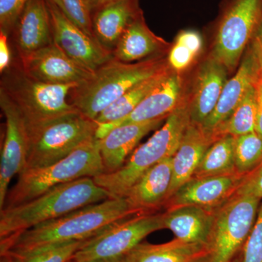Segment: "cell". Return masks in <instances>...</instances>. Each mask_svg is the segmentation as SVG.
Here are the masks:
<instances>
[{"label": "cell", "mask_w": 262, "mask_h": 262, "mask_svg": "<svg viewBox=\"0 0 262 262\" xmlns=\"http://www.w3.org/2000/svg\"><path fill=\"white\" fill-rule=\"evenodd\" d=\"M137 214L141 213L133 209L125 198H108L2 239L0 253L19 254L51 245L86 241Z\"/></svg>", "instance_id": "6da1fadb"}, {"label": "cell", "mask_w": 262, "mask_h": 262, "mask_svg": "<svg viewBox=\"0 0 262 262\" xmlns=\"http://www.w3.org/2000/svg\"><path fill=\"white\" fill-rule=\"evenodd\" d=\"M110 198L92 177L77 179L52 188L17 206L0 211V238L55 220L82 207Z\"/></svg>", "instance_id": "7a4b0ae2"}, {"label": "cell", "mask_w": 262, "mask_h": 262, "mask_svg": "<svg viewBox=\"0 0 262 262\" xmlns=\"http://www.w3.org/2000/svg\"><path fill=\"white\" fill-rule=\"evenodd\" d=\"M190 122L189 104L182 101L162 127L146 142L136 147L121 168L94 177L95 182L103 188L110 198H123L148 170L173 156Z\"/></svg>", "instance_id": "3957f363"}, {"label": "cell", "mask_w": 262, "mask_h": 262, "mask_svg": "<svg viewBox=\"0 0 262 262\" xmlns=\"http://www.w3.org/2000/svg\"><path fill=\"white\" fill-rule=\"evenodd\" d=\"M168 65L160 56L137 63H125L113 58L95 71L87 82L71 91L69 102L84 116L95 120L127 91Z\"/></svg>", "instance_id": "277c9868"}, {"label": "cell", "mask_w": 262, "mask_h": 262, "mask_svg": "<svg viewBox=\"0 0 262 262\" xmlns=\"http://www.w3.org/2000/svg\"><path fill=\"white\" fill-rule=\"evenodd\" d=\"M76 84H51L34 80L13 61L1 74L0 90L14 103L28 130L76 111L67 97Z\"/></svg>", "instance_id": "5b68a950"}, {"label": "cell", "mask_w": 262, "mask_h": 262, "mask_svg": "<svg viewBox=\"0 0 262 262\" xmlns=\"http://www.w3.org/2000/svg\"><path fill=\"white\" fill-rule=\"evenodd\" d=\"M103 173L99 140L94 136L64 159L42 168L22 171L16 184L8 191L3 208L31 201L56 186L84 177L94 178Z\"/></svg>", "instance_id": "8992f818"}, {"label": "cell", "mask_w": 262, "mask_h": 262, "mask_svg": "<svg viewBox=\"0 0 262 262\" xmlns=\"http://www.w3.org/2000/svg\"><path fill=\"white\" fill-rule=\"evenodd\" d=\"M97 127L95 120L76 110L28 130V154L24 170L42 168L64 159L96 136Z\"/></svg>", "instance_id": "52a82bcc"}, {"label": "cell", "mask_w": 262, "mask_h": 262, "mask_svg": "<svg viewBox=\"0 0 262 262\" xmlns=\"http://www.w3.org/2000/svg\"><path fill=\"white\" fill-rule=\"evenodd\" d=\"M261 199L234 194L215 210L208 262H232L252 229Z\"/></svg>", "instance_id": "ba28073f"}, {"label": "cell", "mask_w": 262, "mask_h": 262, "mask_svg": "<svg viewBox=\"0 0 262 262\" xmlns=\"http://www.w3.org/2000/svg\"><path fill=\"white\" fill-rule=\"evenodd\" d=\"M163 228L162 214L141 213L113 224L86 239L72 262H107L125 257L146 236Z\"/></svg>", "instance_id": "9c48e42d"}, {"label": "cell", "mask_w": 262, "mask_h": 262, "mask_svg": "<svg viewBox=\"0 0 262 262\" xmlns=\"http://www.w3.org/2000/svg\"><path fill=\"white\" fill-rule=\"evenodd\" d=\"M262 22V0H234L219 24L213 57L233 70Z\"/></svg>", "instance_id": "30bf717a"}, {"label": "cell", "mask_w": 262, "mask_h": 262, "mask_svg": "<svg viewBox=\"0 0 262 262\" xmlns=\"http://www.w3.org/2000/svg\"><path fill=\"white\" fill-rule=\"evenodd\" d=\"M0 107L6 120L0 163V210H2L4 208L9 191L10 181L25 168L28 154L29 132L18 108L2 90H0Z\"/></svg>", "instance_id": "8fae6325"}, {"label": "cell", "mask_w": 262, "mask_h": 262, "mask_svg": "<svg viewBox=\"0 0 262 262\" xmlns=\"http://www.w3.org/2000/svg\"><path fill=\"white\" fill-rule=\"evenodd\" d=\"M51 16L53 42L61 51L88 70L95 72L113 58L94 38L69 20L58 8L46 0Z\"/></svg>", "instance_id": "7c38bea8"}, {"label": "cell", "mask_w": 262, "mask_h": 262, "mask_svg": "<svg viewBox=\"0 0 262 262\" xmlns=\"http://www.w3.org/2000/svg\"><path fill=\"white\" fill-rule=\"evenodd\" d=\"M17 60L27 75L45 83L78 87L94 73L72 60L54 42Z\"/></svg>", "instance_id": "4fadbf2b"}, {"label": "cell", "mask_w": 262, "mask_h": 262, "mask_svg": "<svg viewBox=\"0 0 262 262\" xmlns=\"http://www.w3.org/2000/svg\"><path fill=\"white\" fill-rule=\"evenodd\" d=\"M261 67V58L253 42L235 75L226 82L216 106L201 125L203 130L214 136L215 131L231 116L250 88L256 84Z\"/></svg>", "instance_id": "5bb4252c"}, {"label": "cell", "mask_w": 262, "mask_h": 262, "mask_svg": "<svg viewBox=\"0 0 262 262\" xmlns=\"http://www.w3.org/2000/svg\"><path fill=\"white\" fill-rule=\"evenodd\" d=\"M244 176L239 173L192 178L165 202L167 209L186 206L215 210L237 192Z\"/></svg>", "instance_id": "9a60e30c"}, {"label": "cell", "mask_w": 262, "mask_h": 262, "mask_svg": "<svg viewBox=\"0 0 262 262\" xmlns=\"http://www.w3.org/2000/svg\"><path fill=\"white\" fill-rule=\"evenodd\" d=\"M182 80L178 72L170 71L165 79L137 106L134 111L120 121L106 125H98L96 137L102 139L115 127L167 118L180 104Z\"/></svg>", "instance_id": "2e32d148"}, {"label": "cell", "mask_w": 262, "mask_h": 262, "mask_svg": "<svg viewBox=\"0 0 262 262\" xmlns=\"http://www.w3.org/2000/svg\"><path fill=\"white\" fill-rule=\"evenodd\" d=\"M11 34L18 58L27 56L53 43L47 1L29 0Z\"/></svg>", "instance_id": "e0dca14e"}, {"label": "cell", "mask_w": 262, "mask_h": 262, "mask_svg": "<svg viewBox=\"0 0 262 262\" xmlns=\"http://www.w3.org/2000/svg\"><path fill=\"white\" fill-rule=\"evenodd\" d=\"M166 118L115 127L99 140V149L104 173H111L122 167L144 136L155 130Z\"/></svg>", "instance_id": "ac0fdd59"}, {"label": "cell", "mask_w": 262, "mask_h": 262, "mask_svg": "<svg viewBox=\"0 0 262 262\" xmlns=\"http://www.w3.org/2000/svg\"><path fill=\"white\" fill-rule=\"evenodd\" d=\"M216 139L201 125L192 122L188 125L178 149L172 157V181L166 201L192 178L206 150Z\"/></svg>", "instance_id": "d6986e66"}, {"label": "cell", "mask_w": 262, "mask_h": 262, "mask_svg": "<svg viewBox=\"0 0 262 262\" xmlns=\"http://www.w3.org/2000/svg\"><path fill=\"white\" fill-rule=\"evenodd\" d=\"M141 14L138 0H115L106 3L93 13L94 37L101 46L113 53L127 27Z\"/></svg>", "instance_id": "ffe728a7"}, {"label": "cell", "mask_w": 262, "mask_h": 262, "mask_svg": "<svg viewBox=\"0 0 262 262\" xmlns=\"http://www.w3.org/2000/svg\"><path fill=\"white\" fill-rule=\"evenodd\" d=\"M227 71L213 57L203 62L196 76L192 101L189 104L193 123L201 126L213 113L227 82Z\"/></svg>", "instance_id": "44dd1931"}, {"label": "cell", "mask_w": 262, "mask_h": 262, "mask_svg": "<svg viewBox=\"0 0 262 262\" xmlns=\"http://www.w3.org/2000/svg\"><path fill=\"white\" fill-rule=\"evenodd\" d=\"M172 181V158H166L148 170L123 196L133 209L147 213L165 204Z\"/></svg>", "instance_id": "7402d4cb"}, {"label": "cell", "mask_w": 262, "mask_h": 262, "mask_svg": "<svg viewBox=\"0 0 262 262\" xmlns=\"http://www.w3.org/2000/svg\"><path fill=\"white\" fill-rule=\"evenodd\" d=\"M215 210L194 206L167 209L162 214L163 228L171 231L177 239L184 242L208 246Z\"/></svg>", "instance_id": "603a6c76"}, {"label": "cell", "mask_w": 262, "mask_h": 262, "mask_svg": "<svg viewBox=\"0 0 262 262\" xmlns=\"http://www.w3.org/2000/svg\"><path fill=\"white\" fill-rule=\"evenodd\" d=\"M123 262H208V246L176 238L163 244L141 243L122 258Z\"/></svg>", "instance_id": "cb8c5ba5"}, {"label": "cell", "mask_w": 262, "mask_h": 262, "mask_svg": "<svg viewBox=\"0 0 262 262\" xmlns=\"http://www.w3.org/2000/svg\"><path fill=\"white\" fill-rule=\"evenodd\" d=\"M166 47V43L150 31L143 14L137 17L127 27L113 51L117 61L133 63L158 56Z\"/></svg>", "instance_id": "d4e9b609"}, {"label": "cell", "mask_w": 262, "mask_h": 262, "mask_svg": "<svg viewBox=\"0 0 262 262\" xmlns=\"http://www.w3.org/2000/svg\"><path fill=\"white\" fill-rule=\"evenodd\" d=\"M171 70L168 65L154 75L136 84L105 108L102 113L98 115L95 121L98 125H106L125 118L168 77Z\"/></svg>", "instance_id": "484cf974"}, {"label": "cell", "mask_w": 262, "mask_h": 262, "mask_svg": "<svg viewBox=\"0 0 262 262\" xmlns=\"http://www.w3.org/2000/svg\"><path fill=\"white\" fill-rule=\"evenodd\" d=\"M234 136H220L206 150L192 178L237 173L234 163Z\"/></svg>", "instance_id": "4316f807"}, {"label": "cell", "mask_w": 262, "mask_h": 262, "mask_svg": "<svg viewBox=\"0 0 262 262\" xmlns=\"http://www.w3.org/2000/svg\"><path fill=\"white\" fill-rule=\"evenodd\" d=\"M257 119V90L256 84L250 88L246 96L231 116L215 131L218 138L225 135L237 136L256 131Z\"/></svg>", "instance_id": "83f0119b"}, {"label": "cell", "mask_w": 262, "mask_h": 262, "mask_svg": "<svg viewBox=\"0 0 262 262\" xmlns=\"http://www.w3.org/2000/svg\"><path fill=\"white\" fill-rule=\"evenodd\" d=\"M236 171L246 177L262 163V136L256 131L234 137Z\"/></svg>", "instance_id": "f1b7e54d"}, {"label": "cell", "mask_w": 262, "mask_h": 262, "mask_svg": "<svg viewBox=\"0 0 262 262\" xmlns=\"http://www.w3.org/2000/svg\"><path fill=\"white\" fill-rule=\"evenodd\" d=\"M203 48L201 34L194 30L183 31L168 54L169 67L174 72L186 70Z\"/></svg>", "instance_id": "f546056e"}, {"label": "cell", "mask_w": 262, "mask_h": 262, "mask_svg": "<svg viewBox=\"0 0 262 262\" xmlns=\"http://www.w3.org/2000/svg\"><path fill=\"white\" fill-rule=\"evenodd\" d=\"M84 241H72L36 248L19 254H8L14 262H69Z\"/></svg>", "instance_id": "4dcf8cb0"}, {"label": "cell", "mask_w": 262, "mask_h": 262, "mask_svg": "<svg viewBox=\"0 0 262 262\" xmlns=\"http://www.w3.org/2000/svg\"><path fill=\"white\" fill-rule=\"evenodd\" d=\"M72 23L94 38L92 27L93 9L91 0H49Z\"/></svg>", "instance_id": "1f68e13d"}, {"label": "cell", "mask_w": 262, "mask_h": 262, "mask_svg": "<svg viewBox=\"0 0 262 262\" xmlns=\"http://www.w3.org/2000/svg\"><path fill=\"white\" fill-rule=\"evenodd\" d=\"M241 262H262V203L243 250Z\"/></svg>", "instance_id": "d6a6232c"}, {"label": "cell", "mask_w": 262, "mask_h": 262, "mask_svg": "<svg viewBox=\"0 0 262 262\" xmlns=\"http://www.w3.org/2000/svg\"><path fill=\"white\" fill-rule=\"evenodd\" d=\"M29 0H0V32L11 35Z\"/></svg>", "instance_id": "836d02e7"}, {"label": "cell", "mask_w": 262, "mask_h": 262, "mask_svg": "<svg viewBox=\"0 0 262 262\" xmlns=\"http://www.w3.org/2000/svg\"><path fill=\"white\" fill-rule=\"evenodd\" d=\"M236 194L251 195L262 199V163L243 179Z\"/></svg>", "instance_id": "e575fe53"}, {"label": "cell", "mask_w": 262, "mask_h": 262, "mask_svg": "<svg viewBox=\"0 0 262 262\" xmlns=\"http://www.w3.org/2000/svg\"><path fill=\"white\" fill-rule=\"evenodd\" d=\"M9 36L0 32V72L3 73L13 63V56L10 49Z\"/></svg>", "instance_id": "d590c367"}, {"label": "cell", "mask_w": 262, "mask_h": 262, "mask_svg": "<svg viewBox=\"0 0 262 262\" xmlns=\"http://www.w3.org/2000/svg\"><path fill=\"white\" fill-rule=\"evenodd\" d=\"M257 90V119L256 131L262 136V88L256 85Z\"/></svg>", "instance_id": "8d00e7d4"}, {"label": "cell", "mask_w": 262, "mask_h": 262, "mask_svg": "<svg viewBox=\"0 0 262 262\" xmlns=\"http://www.w3.org/2000/svg\"><path fill=\"white\" fill-rule=\"evenodd\" d=\"M256 41H255V44H256V48H257L258 53H259L260 58H261L262 62V22L260 24L259 27L256 31Z\"/></svg>", "instance_id": "74e56055"}, {"label": "cell", "mask_w": 262, "mask_h": 262, "mask_svg": "<svg viewBox=\"0 0 262 262\" xmlns=\"http://www.w3.org/2000/svg\"><path fill=\"white\" fill-rule=\"evenodd\" d=\"M113 1H115V0H91L93 12H94L95 10L99 8V7L102 6V5Z\"/></svg>", "instance_id": "f35d334b"}, {"label": "cell", "mask_w": 262, "mask_h": 262, "mask_svg": "<svg viewBox=\"0 0 262 262\" xmlns=\"http://www.w3.org/2000/svg\"><path fill=\"white\" fill-rule=\"evenodd\" d=\"M0 262H14L13 258L8 253H4L1 254V258H0Z\"/></svg>", "instance_id": "ab89813d"}, {"label": "cell", "mask_w": 262, "mask_h": 262, "mask_svg": "<svg viewBox=\"0 0 262 262\" xmlns=\"http://www.w3.org/2000/svg\"><path fill=\"white\" fill-rule=\"evenodd\" d=\"M256 85L260 86V87L262 88V62L261 70H260L259 75H258L257 82H256Z\"/></svg>", "instance_id": "60d3db41"}, {"label": "cell", "mask_w": 262, "mask_h": 262, "mask_svg": "<svg viewBox=\"0 0 262 262\" xmlns=\"http://www.w3.org/2000/svg\"><path fill=\"white\" fill-rule=\"evenodd\" d=\"M232 262H241V258H236Z\"/></svg>", "instance_id": "b9f144b4"}, {"label": "cell", "mask_w": 262, "mask_h": 262, "mask_svg": "<svg viewBox=\"0 0 262 262\" xmlns=\"http://www.w3.org/2000/svg\"><path fill=\"white\" fill-rule=\"evenodd\" d=\"M107 262H123L121 260H118V261H107Z\"/></svg>", "instance_id": "7bdbcfd3"}, {"label": "cell", "mask_w": 262, "mask_h": 262, "mask_svg": "<svg viewBox=\"0 0 262 262\" xmlns=\"http://www.w3.org/2000/svg\"><path fill=\"white\" fill-rule=\"evenodd\" d=\"M69 262H72V260H71V261H69Z\"/></svg>", "instance_id": "ee69618b"}]
</instances>
